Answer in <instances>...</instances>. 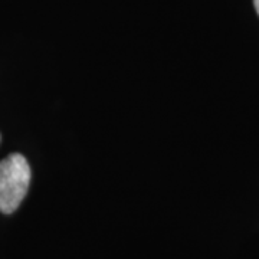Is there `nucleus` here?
I'll list each match as a JSON object with an SVG mask.
<instances>
[{
    "label": "nucleus",
    "mask_w": 259,
    "mask_h": 259,
    "mask_svg": "<svg viewBox=\"0 0 259 259\" xmlns=\"http://www.w3.org/2000/svg\"><path fill=\"white\" fill-rule=\"evenodd\" d=\"M30 166L19 153L0 161V212L10 214L18 209L30 185Z\"/></svg>",
    "instance_id": "f257e3e1"
},
{
    "label": "nucleus",
    "mask_w": 259,
    "mask_h": 259,
    "mask_svg": "<svg viewBox=\"0 0 259 259\" xmlns=\"http://www.w3.org/2000/svg\"><path fill=\"white\" fill-rule=\"evenodd\" d=\"M253 3H255V8H256V12L259 15V0H253Z\"/></svg>",
    "instance_id": "f03ea898"
}]
</instances>
